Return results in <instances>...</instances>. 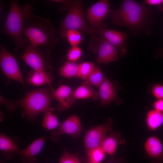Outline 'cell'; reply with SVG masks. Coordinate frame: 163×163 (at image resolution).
<instances>
[{"label": "cell", "mask_w": 163, "mask_h": 163, "mask_svg": "<svg viewBox=\"0 0 163 163\" xmlns=\"http://www.w3.org/2000/svg\"><path fill=\"white\" fill-rule=\"evenodd\" d=\"M22 35L34 45L51 52L58 41V33L47 18L32 14L26 19Z\"/></svg>", "instance_id": "obj_1"}, {"label": "cell", "mask_w": 163, "mask_h": 163, "mask_svg": "<svg viewBox=\"0 0 163 163\" xmlns=\"http://www.w3.org/2000/svg\"><path fill=\"white\" fill-rule=\"evenodd\" d=\"M33 8L29 4L21 6L17 1L12 0L6 19L2 31L9 35L15 45V51L20 50H25L29 41L22 37L24 25V21L25 18L32 15Z\"/></svg>", "instance_id": "obj_2"}, {"label": "cell", "mask_w": 163, "mask_h": 163, "mask_svg": "<svg viewBox=\"0 0 163 163\" xmlns=\"http://www.w3.org/2000/svg\"><path fill=\"white\" fill-rule=\"evenodd\" d=\"M148 12L143 5L133 0H125L118 9L110 10L107 16L115 25L136 29L142 26Z\"/></svg>", "instance_id": "obj_3"}, {"label": "cell", "mask_w": 163, "mask_h": 163, "mask_svg": "<svg viewBox=\"0 0 163 163\" xmlns=\"http://www.w3.org/2000/svg\"><path fill=\"white\" fill-rule=\"evenodd\" d=\"M51 92L47 88L36 89L28 92L22 98L18 101L23 108L22 116L32 123L36 117L50 107Z\"/></svg>", "instance_id": "obj_4"}, {"label": "cell", "mask_w": 163, "mask_h": 163, "mask_svg": "<svg viewBox=\"0 0 163 163\" xmlns=\"http://www.w3.org/2000/svg\"><path fill=\"white\" fill-rule=\"evenodd\" d=\"M60 29L62 39L66 38V32L69 30H76L85 34L90 33L89 27L87 26L84 19L82 1H72L67 14L60 24Z\"/></svg>", "instance_id": "obj_5"}, {"label": "cell", "mask_w": 163, "mask_h": 163, "mask_svg": "<svg viewBox=\"0 0 163 163\" xmlns=\"http://www.w3.org/2000/svg\"><path fill=\"white\" fill-rule=\"evenodd\" d=\"M50 53L29 42L24 53L19 57L34 70L52 73L53 68L50 64Z\"/></svg>", "instance_id": "obj_6"}, {"label": "cell", "mask_w": 163, "mask_h": 163, "mask_svg": "<svg viewBox=\"0 0 163 163\" xmlns=\"http://www.w3.org/2000/svg\"><path fill=\"white\" fill-rule=\"evenodd\" d=\"M0 65L2 72L8 79L17 81L23 86L24 82L15 57L2 44L0 48Z\"/></svg>", "instance_id": "obj_7"}, {"label": "cell", "mask_w": 163, "mask_h": 163, "mask_svg": "<svg viewBox=\"0 0 163 163\" xmlns=\"http://www.w3.org/2000/svg\"><path fill=\"white\" fill-rule=\"evenodd\" d=\"M113 121L110 118L104 123L88 129L86 132L84 143L86 154L101 145L107 133L111 131Z\"/></svg>", "instance_id": "obj_8"}, {"label": "cell", "mask_w": 163, "mask_h": 163, "mask_svg": "<svg viewBox=\"0 0 163 163\" xmlns=\"http://www.w3.org/2000/svg\"><path fill=\"white\" fill-rule=\"evenodd\" d=\"M82 128L79 117L72 115L60 123L55 130L51 131L50 138L53 142L59 141L61 136L67 134L74 137H78L81 134Z\"/></svg>", "instance_id": "obj_9"}, {"label": "cell", "mask_w": 163, "mask_h": 163, "mask_svg": "<svg viewBox=\"0 0 163 163\" xmlns=\"http://www.w3.org/2000/svg\"><path fill=\"white\" fill-rule=\"evenodd\" d=\"M91 34H98L101 37L118 48L121 51V55L123 56L126 53V42L127 39L126 33L106 29L104 25L99 27H91Z\"/></svg>", "instance_id": "obj_10"}, {"label": "cell", "mask_w": 163, "mask_h": 163, "mask_svg": "<svg viewBox=\"0 0 163 163\" xmlns=\"http://www.w3.org/2000/svg\"><path fill=\"white\" fill-rule=\"evenodd\" d=\"M109 2L108 0H100L90 7L87 10L88 21L91 27H99L102 21L109 12Z\"/></svg>", "instance_id": "obj_11"}, {"label": "cell", "mask_w": 163, "mask_h": 163, "mask_svg": "<svg viewBox=\"0 0 163 163\" xmlns=\"http://www.w3.org/2000/svg\"><path fill=\"white\" fill-rule=\"evenodd\" d=\"M97 51L98 55L96 62L98 64H106L115 61L118 58L117 48L101 37Z\"/></svg>", "instance_id": "obj_12"}, {"label": "cell", "mask_w": 163, "mask_h": 163, "mask_svg": "<svg viewBox=\"0 0 163 163\" xmlns=\"http://www.w3.org/2000/svg\"><path fill=\"white\" fill-rule=\"evenodd\" d=\"M45 137L43 136L35 140L24 149H21L18 153L23 163H37L35 156L41 151Z\"/></svg>", "instance_id": "obj_13"}, {"label": "cell", "mask_w": 163, "mask_h": 163, "mask_svg": "<svg viewBox=\"0 0 163 163\" xmlns=\"http://www.w3.org/2000/svg\"><path fill=\"white\" fill-rule=\"evenodd\" d=\"M73 91L72 88L65 85H61L56 90L51 91L52 97L59 102L56 107L58 110H66L73 104L71 99Z\"/></svg>", "instance_id": "obj_14"}, {"label": "cell", "mask_w": 163, "mask_h": 163, "mask_svg": "<svg viewBox=\"0 0 163 163\" xmlns=\"http://www.w3.org/2000/svg\"><path fill=\"white\" fill-rule=\"evenodd\" d=\"M19 139L16 137H10L7 135H0V150L2 155L7 160H11L15 154L20 150Z\"/></svg>", "instance_id": "obj_15"}, {"label": "cell", "mask_w": 163, "mask_h": 163, "mask_svg": "<svg viewBox=\"0 0 163 163\" xmlns=\"http://www.w3.org/2000/svg\"><path fill=\"white\" fill-rule=\"evenodd\" d=\"M144 147L147 154L155 162L163 163V146L157 137L153 136L149 137L145 142Z\"/></svg>", "instance_id": "obj_16"}, {"label": "cell", "mask_w": 163, "mask_h": 163, "mask_svg": "<svg viewBox=\"0 0 163 163\" xmlns=\"http://www.w3.org/2000/svg\"><path fill=\"white\" fill-rule=\"evenodd\" d=\"M99 88L101 106L107 105L116 100L117 96L115 89L112 83L106 77L104 78Z\"/></svg>", "instance_id": "obj_17"}, {"label": "cell", "mask_w": 163, "mask_h": 163, "mask_svg": "<svg viewBox=\"0 0 163 163\" xmlns=\"http://www.w3.org/2000/svg\"><path fill=\"white\" fill-rule=\"evenodd\" d=\"M53 79L52 73L44 72L33 70L29 72L26 78V81L28 84L35 86H39L48 84L51 89V83Z\"/></svg>", "instance_id": "obj_18"}, {"label": "cell", "mask_w": 163, "mask_h": 163, "mask_svg": "<svg viewBox=\"0 0 163 163\" xmlns=\"http://www.w3.org/2000/svg\"><path fill=\"white\" fill-rule=\"evenodd\" d=\"M124 140L121 137L120 133L110 131L103 141L101 147L105 153L112 157L114 154L118 145L124 144Z\"/></svg>", "instance_id": "obj_19"}, {"label": "cell", "mask_w": 163, "mask_h": 163, "mask_svg": "<svg viewBox=\"0 0 163 163\" xmlns=\"http://www.w3.org/2000/svg\"><path fill=\"white\" fill-rule=\"evenodd\" d=\"M99 93L95 91L86 81L73 91L72 99L74 103L76 100L91 98L94 101L99 97Z\"/></svg>", "instance_id": "obj_20"}, {"label": "cell", "mask_w": 163, "mask_h": 163, "mask_svg": "<svg viewBox=\"0 0 163 163\" xmlns=\"http://www.w3.org/2000/svg\"><path fill=\"white\" fill-rule=\"evenodd\" d=\"M145 122L149 130H156L163 124V113L155 109L149 110L146 115Z\"/></svg>", "instance_id": "obj_21"}, {"label": "cell", "mask_w": 163, "mask_h": 163, "mask_svg": "<svg viewBox=\"0 0 163 163\" xmlns=\"http://www.w3.org/2000/svg\"><path fill=\"white\" fill-rule=\"evenodd\" d=\"M44 112L42 121L43 127L47 130H53L60 125L53 108L50 107Z\"/></svg>", "instance_id": "obj_22"}, {"label": "cell", "mask_w": 163, "mask_h": 163, "mask_svg": "<svg viewBox=\"0 0 163 163\" xmlns=\"http://www.w3.org/2000/svg\"><path fill=\"white\" fill-rule=\"evenodd\" d=\"M78 65L76 62L68 60L59 69V73L67 78L77 77Z\"/></svg>", "instance_id": "obj_23"}, {"label": "cell", "mask_w": 163, "mask_h": 163, "mask_svg": "<svg viewBox=\"0 0 163 163\" xmlns=\"http://www.w3.org/2000/svg\"><path fill=\"white\" fill-rule=\"evenodd\" d=\"M104 79L99 65L94 67L85 80L90 85L99 87Z\"/></svg>", "instance_id": "obj_24"}, {"label": "cell", "mask_w": 163, "mask_h": 163, "mask_svg": "<svg viewBox=\"0 0 163 163\" xmlns=\"http://www.w3.org/2000/svg\"><path fill=\"white\" fill-rule=\"evenodd\" d=\"M94 62H86L78 64L77 77L85 81L94 67Z\"/></svg>", "instance_id": "obj_25"}, {"label": "cell", "mask_w": 163, "mask_h": 163, "mask_svg": "<svg viewBox=\"0 0 163 163\" xmlns=\"http://www.w3.org/2000/svg\"><path fill=\"white\" fill-rule=\"evenodd\" d=\"M106 153L101 146L95 148L90 151L87 155L88 161L93 163H101L104 160Z\"/></svg>", "instance_id": "obj_26"}, {"label": "cell", "mask_w": 163, "mask_h": 163, "mask_svg": "<svg viewBox=\"0 0 163 163\" xmlns=\"http://www.w3.org/2000/svg\"><path fill=\"white\" fill-rule=\"evenodd\" d=\"M66 38L72 47L77 46L82 40L81 33L75 30H68L66 32Z\"/></svg>", "instance_id": "obj_27"}, {"label": "cell", "mask_w": 163, "mask_h": 163, "mask_svg": "<svg viewBox=\"0 0 163 163\" xmlns=\"http://www.w3.org/2000/svg\"><path fill=\"white\" fill-rule=\"evenodd\" d=\"M82 55L81 49L78 46H73L68 50L66 55L68 60L76 62Z\"/></svg>", "instance_id": "obj_28"}, {"label": "cell", "mask_w": 163, "mask_h": 163, "mask_svg": "<svg viewBox=\"0 0 163 163\" xmlns=\"http://www.w3.org/2000/svg\"><path fill=\"white\" fill-rule=\"evenodd\" d=\"M59 163H80V162L76 155L67 151H64L60 159Z\"/></svg>", "instance_id": "obj_29"}, {"label": "cell", "mask_w": 163, "mask_h": 163, "mask_svg": "<svg viewBox=\"0 0 163 163\" xmlns=\"http://www.w3.org/2000/svg\"><path fill=\"white\" fill-rule=\"evenodd\" d=\"M0 98L1 105L5 106L8 111H13L18 107V104L17 101H14L7 100L1 95Z\"/></svg>", "instance_id": "obj_30"}, {"label": "cell", "mask_w": 163, "mask_h": 163, "mask_svg": "<svg viewBox=\"0 0 163 163\" xmlns=\"http://www.w3.org/2000/svg\"><path fill=\"white\" fill-rule=\"evenodd\" d=\"M152 92L158 99H163V85L160 84L155 85L152 88Z\"/></svg>", "instance_id": "obj_31"}, {"label": "cell", "mask_w": 163, "mask_h": 163, "mask_svg": "<svg viewBox=\"0 0 163 163\" xmlns=\"http://www.w3.org/2000/svg\"><path fill=\"white\" fill-rule=\"evenodd\" d=\"M154 109L163 113V99H158L153 104Z\"/></svg>", "instance_id": "obj_32"}, {"label": "cell", "mask_w": 163, "mask_h": 163, "mask_svg": "<svg viewBox=\"0 0 163 163\" xmlns=\"http://www.w3.org/2000/svg\"><path fill=\"white\" fill-rule=\"evenodd\" d=\"M145 3L149 5L159 6L163 3V0H146Z\"/></svg>", "instance_id": "obj_33"}, {"label": "cell", "mask_w": 163, "mask_h": 163, "mask_svg": "<svg viewBox=\"0 0 163 163\" xmlns=\"http://www.w3.org/2000/svg\"><path fill=\"white\" fill-rule=\"evenodd\" d=\"M158 8L160 11H163V3L158 6Z\"/></svg>", "instance_id": "obj_34"}, {"label": "cell", "mask_w": 163, "mask_h": 163, "mask_svg": "<svg viewBox=\"0 0 163 163\" xmlns=\"http://www.w3.org/2000/svg\"><path fill=\"white\" fill-rule=\"evenodd\" d=\"M87 163H93L92 162H91L88 161L87 162Z\"/></svg>", "instance_id": "obj_35"}, {"label": "cell", "mask_w": 163, "mask_h": 163, "mask_svg": "<svg viewBox=\"0 0 163 163\" xmlns=\"http://www.w3.org/2000/svg\"><path fill=\"white\" fill-rule=\"evenodd\" d=\"M161 50L162 51V52H163V49H161Z\"/></svg>", "instance_id": "obj_36"}, {"label": "cell", "mask_w": 163, "mask_h": 163, "mask_svg": "<svg viewBox=\"0 0 163 163\" xmlns=\"http://www.w3.org/2000/svg\"><path fill=\"white\" fill-rule=\"evenodd\" d=\"M0 163H3L2 162H1Z\"/></svg>", "instance_id": "obj_37"}, {"label": "cell", "mask_w": 163, "mask_h": 163, "mask_svg": "<svg viewBox=\"0 0 163 163\" xmlns=\"http://www.w3.org/2000/svg\"></svg>", "instance_id": "obj_38"}]
</instances>
